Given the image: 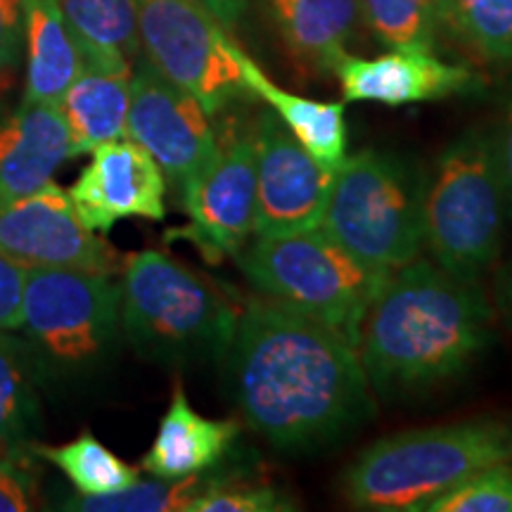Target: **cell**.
Wrapping results in <instances>:
<instances>
[{
  "mask_svg": "<svg viewBox=\"0 0 512 512\" xmlns=\"http://www.w3.org/2000/svg\"><path fill=\"white\" fill-rule=\"evenodd\" d=\"M209 477L190 475L183 479H157L138 482L128 489L102 496H76L62 505V510L76 512H188L192 501L202 494Z\"/></svg>",
  "mask_w": 512,
  "mask_h": 512,
  "instance_id": "4316f807",
  "label": "cell"
},
{
  "mask_svg": "<svg viewBox=\"0 0 512 512\" xmlns=\"http://www.w3.org/2000/svg\"><path fill=\"white\" fill-rule=\"evenodd\" d=\"M297 505L278 486L256 477H209L188 512H285Z\"/></svg>",
  "mask_w": 512,
  "mask_h": 512,
  "instance_id": "83f0119b",
  "label": "cell"
},
{
  "mask_svg": "<svg viewBox=\"0 0 512 512\" xmlns=\"http://www.w3.org/2000/svg\"><path fill=\"white\" fill-rule=\"evenodd\" d=\"M29 344L0 330V451L31 446L38 422L34 354Z\"/></svg>",
  "mask_w": 512,
  "mask_h": 512,
  "instance_id": "cb8c5ba5",
  "label": "cell"
},
{
  "mask_svg": "<svg viewBox=\"0 0 512 512\" xmlns=\"http://www.w3.org/2000/svg\"><path fill=\"white\" fill-rule=\"evenodd\" d=\"M256 143V235L320 226L335 171L323 169L275 114L252 124Z\"/></svg>",
  "mask_w": 512,
  "mask_h": 512,
  "instance_id": "4fadbf2b",
  "label": "cell"
},
{
  "mask_svg": "<svg viewBox=\"0 0 512 512\" xmlns=\"http://www.w3.org/2000/svg\"><path fill=\"white\" fill-rule=\"evenodd\" d=\"M261 297L316 320L358 344L361 323L389 273L351 256L323 228L256 235L235 256Z\"/></svg>",
  "mask_w": 512,
  "mask_h": 512,
  "instance_id": "8992f818",
  "label": "cell"
},
{
  "mask_svg": "<svg viewBox=\"0 0 512 512\" xmlns=\"http://www.w3.org/2000/svg\"><path fill=\"white\" fill-rule=\"evenodd\" d=\"M439 36L479 64H512V0H437Z\"/></svg>",
  "mask_w": 512,
  "mask_h": 512,
  "instance_id": "603a6c76",
  "label": "cell"
},
{
  "mask_svg": "<svg viewBox=\"0 0 512 512\" xmlns=\"http://www.w3.org/2000/svg\"><path fill=\"white\" fill-rule=\"evenodd\" d=\"M290 55L309 72H328L363 27L361 0H266Z\"/></svg>",
  "mask_w": 512,
  "mask_h": 512,
  "instance_id": "d6986e66",
  "label": "cell"
},
{
  "mask_svg": "<svg viewBox=\"0 0 512 512\" xmlns=\"http://www.w3.org/2000/svg\"><path fill=\"white\" fill-rule=\"evenodd\" d=\"M512 460V427L465 420L377 439L342 477L344 498L358 510L420 512L467 477Z\"/></svg>",
  "mask_w": 512,
  "mask_h": 512,
  "instance_id": "3957f363",
  "label": "cell"
},
{
  "mask_svg": "<svg viewBox=\"0 0 512 512\" xmlns=\"http://www.w3.org/2000/svg\"><path fill=\"white\" fill-rule=\"evenodd\" d=\"M233 50L247 91L271 107L275 117L283 121L287 131L323 169L337 171V166L347 159V124H344L347 102H318L285 91L268 79L264 69L238 43Z\"/></svg>",
  "mask_w": 512,
  "mask_h": 512,
  "instance_id": "ac0fdd59",
  "label": "cell"
},
{
  "mask_svg": "<svg viewBox=\"0 0 512 512\" xmlns=\"http://www.w3.org/2000/svg\"><path fill=\"white\" fill-rule=\"evenodd\" d=\"M83 55V67L133 74L140 60L138 0H60Z\"/></svg>",
  "mask_w": 512,
  "mask_h": 512,
  "instance_id": "7402d4cb",
  "label": "cell"
},
{
  "mask_svg": "<svg viewBox=\"0 0 512 512\" xmlns=\"http://www.w3.org/2000/svg\"><path fill=\"white\" fill-rule=\"evenodd\" d=\"M425 171L392 152L361 150L332 176L320 228L361 264L392 273L418 259Z\"/></svg>",
  "mask_w": 512,
  "mask_h": 512,
  "instance_id": "52a82bcc",
  "label": "cell"
},
{
  "mask_svg": "<svg viewBox=\"0 0 512 512\" xmlns=\"http://www.w3.org/2000/svg\"><path fill=\"white\" fill-rule=\"evenodd\" d=\"M494 311L479 283L427 259L387 275L358 335V358L380 396L444 384L489 347Z\"/></svg>",
  "mask_w": 512,
  "mask_h": 512,
  "instance_id": "7a4b0ae2",
  "label": "cell"
},
{
  "mask_svg": "<svg viewBox=\"0 0 512 512\" xmlns=\"http://www.w3.org/2000/svg\"><path fill=\"white\" fill-rule=\"evenodd\" d=\"M31 451L36 458L60 467L81 496L114 494L140 479V470L114 456L91 432H83L81 437L62 446L31 444Z\"/></svg>",
  "mask_w": 512,
  "mask_h": 512,
  "instance_id": "d4e9b609",
  "label": "cell"
},
{
  "mask_svg": "<svg viewBox=\"0 0 512 512\" xmlns=\"http://www.w3.org/2000/svg\"><path fill=\"white\" fill-rule=\"evenodd\" d=\"M27 102L60 105L83 69V55L60 0H24Z\"/></svg>",
  "mask_w": 512,
  "mask_h": 512,
  "instance_id": "ffe728a7",
  "label": "cell"
},
{
  "mask_svg": "<svg viewBox=\"0 0 512 512\" xmlns=\"http://www.w3.org/2000/svg\"><path fill=\"white\" fill-rule=\"evenodd\" d=\"M190 223L169 230L183 235L209 261L238 256L254 235L256 143L254 128L228 133L216 155L181 192Z\"/></svg>",
  "mask_w": 512,
  "mask_h": 512,
  "instance_id": "30bf717a",
  "label": "cell"
},
{
  "mask_svg": "<svg viewBox=\"0 0 512 512\" xmlns=\"http://www.w3.org/2000/svg\"><path fill=\"white\" fill-rule=\"evenodd\" d=\"M27 268L0 252V330H22V297Z\"/></svg>",
  "mask_w": 512,
  "mask_h": 512,
  "instance_id": "4dcf8cb0",
  "label": "cell"
},
{
  "mask_svg": "<svg viewBox=\"0 0 512 512\" xmlns=\"http://www.w3.org/2000/svg\"><path fill=\"white\" fill-rule=\"evenodd\" d=\"M238 434V420H211L197 413L183 392L181 380H176L169 408L140 467L152 477L169 482L209 472L221 463Z\"/></svg>",
  "mask_w": 512,
  "mask_h": 512,
  "instance_id": "e0dca14e",
  "label": "cell"
},
{
  "mask_svg": "<svg viewBox=\"0 0 512 512\" xmlns=\"http://www.w3.org/2000/svg\"><path fill=\"white\" fill-rule=\"evenodd\" d=\"M131 76L81 69L60 102L69 131V155H88L95 147L126 138Z\"/></svg>",
  "mask_w": 512,
  "mask_h": 512,
  "instance_id": "44dd1931",
  "label": "cell"
},
{
  "mask_svg": "<svg viewBox=\"0 0 512 512\" xmlns=\"http://www.w3.org/2000/svg\"><path fill=\"white\" fill-rule=\"evenodd\" d=\"M425 512H512V460L475 472L434 498Z\"/></svg>",
  "mask_w": 512,
  "mask_h": 512,
  "instance_id": "f1b7e54d",
  "label": "cell"
},
{
  "mask_svg": "<svg viewBox=\"0 0 512 512\" xmlns=\"http://www.w3.org/2000/svg\"><path fill=\"white\" fill-rule=\"evenodd\" d=\"M24 43V0H0V69L17 62Z\"/></svg>",
  "mask_w": 512,
  "mask_h": 512,
  "instance_id": "1f68e13d",
  "label": "cell"
},
{
  "mask_svg": "<svg viewBox=\"0 0 512 512\" xmlns=\"http://www.w3.org/2000/svg\"><path fill=\"white\" fill-rule=\"evenodd\" d=\"M31 446L0 451V512L34 510L36 470Z\"/></svg>",
  "mask_w": 512,
  "mask_h": 512,
  "instance_id": "f546056e",
  "label": "cell"
},
{
  "mask_svg": "<svg viewBox=\"0 0 512 512\" xmlns=\"http://www.w3.org/2000/svg\"><path fill=\"white\" fill-rule=\"evenodd\" d=\"M202 5L226 31L238 29L247 12V0H202Z\"/></svg>",
  "mask_w": 512,
  "mask_h": 512,
  "instance_id": "836d02e7",
  "label": "cell"
},
{
  "mask_svg": "<svg viewBox=\"0 0 512 512\" xmlns=\"http://www.w3.org/2000/svg\"><path fill=\"white\" fill-rule=\"evenodd\" d=\"M138 34L145 60L211 117L249 93L235 41L202 0H138Z\"/></svg>",
  "mask_w": 512,
  "mask_h": 512,
  "instance_id": "9c48e42d",
  "label": "cell"
},
{
  "mask_svg": "<svg viewBox=\"0 0 512 512\" xmlns=\"http://www.w3.org/2000/svg\"><path fill=\"white\" fill-rule=\"evenodd\" d=\"M491 140H494L498 171H501L505 197H508V219L512 221V98L505 102L501 119L491 131Z\"/></svg>",
  "mask_w": 512,
  "mask_h": 512,
  "instance_id": "d6a6232c",
  "label": "cell"
},
{
  "mask_svg": "<svg viewBox=\"0 0 512 512\" xmlns=\"http://www.w3.org/2000/svg\"><path fill=\"white\" fill-rule=\"evenodd\" d=\"M67 192L81 223L93 233H110L126 219H166V178L150 152L131 138L95 147Z\"/></svg>",
  "mask_w": 512,
  "mask_h": 512,
  "instance_id": "5bb4252c",
  "label": "cell"
},
{
  "mask_svg": "<svg viewBox=\"0 0 512 512\" xmlns=\"http://www.w3.org/2000/svg\"><path fill=\"white\" fill-rule=\"evenodd\" d=\"M0 252L24 268L114 275L124 266L110 242L83 226L69 192L53 181L0 204Z\"/></svg>",
  "mask_w": 512,
  "mask_h": 512,
  "instance_id": "8fae6325",
  "label": "cell"
},
{
  "mask_svg": "<svg viewBox=\"0 0 512 512\" xmlns=\"http://www.w3.org/2000/svg\"><path fill=\"white\" fill-rule=\"evenodd\" d=\"M121 290L112 275L72 268H27L22 330L60 368H86L112 347Z\"/></svg>",
  "mask_w": 512,
  "mask_h": 512,
  "instance_id": "ba28073f",
  "label": "cell"
},
{
  "mask_svg": "<svg viewBox=\"0 0 512 512\" xmlns=\"http://www.w3.org/2000/svg\"><path fill=\"white\" fill-rule=\"evenodd\" d=\"M228 358L240 415L278 451L330 446L375 413L356 347L266 297L240 309Z\"/></svg>",
  "mask_w": 512,
  "mask_h": 512,
  "instance_id": "6da1fadb",
  "label": "cell"
},
{
  "mask_svg": "<svg viewBox=\"0 0 512 512\" xmlns=\"http://www.w3.org/2000/svg\"><path fill=\"white\" fill-rule=\"evenodd\" d=\"M344 102H377L401 107L470 93L482 79L465 64H451L432 50L399 48L380 57L342 53L332 62Z\"/></svg>",
  "mask_w": 512,
  "mask_h": 512,
  "instance_id": "9a60e30c",
  "label": "cell"
},
{
  "mask_svg": "<svg viewBox=\"0 0 512 512\" xmlns=\"http://www.w3.org/2000/svg\"><path fill=\"white\" fill-rule=\"evenodd\" d=\"M69 157L60 105L22 100L0 117V204L43 188Z\"/></svg>",
  "mask_w": 512,
  "mask_h": 512,
  "instance_id": "2e32d148",
  "label": "cell"
},
{
  "mask_svg": "<svg viewBox=\"0 0 512 512\" xmlns=\"http://www.w3.org/2000/svg\"><path fill=\"white\" fill-rule=\"evenodd\" d=\"M363 27L384 48L432 50L439 43L437 0H361Z\"/></svg>",
  "mask_w": 512,
  "mask_h": 512,
  "instance_id": "484cf974",
  "label": "cell"
},
{
  "mask_svg": "<svg viewBox=\"0 0 512 512\" xmlns=\"http://www.w3.org/2000/svg\"><path fill=\"white\" fill-rule=\"evenodd\" d=\"M126 138L150 152L178 192L214 159L219 147L202 102L164 79L145 57L131 76Z\"/></svg>",
  "mask_w": 512,
  "mask_h": 512,
  "instance_id": "7c38bea8",
  "label": "cell"
},
{
  "mask_svg": "<svg viewBox=\"0 0 512 512\" xmlns=\"http://www.w3.org/2000/svg\"><path fill=\"white\" fill-rule=\"evenodd\" d=\"M508 221L491 131L472 128L425 174L422 245L444 271L479 283L501 256Z\"/></svg>",
  "mask_w": 512,
  "mask_h": 512,
  "instance_id": "5b68a950",
  "label": "cell"
},
{
  "mask_svg": "<svg viewBox=\"0 0 512 512\" xmlns=\"http://www.w3.org/2000/svg\"><path fill=\"white\" fill-rule=\"evenodd\" d=\"M119 290L121 328L138 354L171 366L228 354L240 309L209 275L145 249L124 259Z\"/></svg>",
  "mask_w": 512,
  "mask_h": 512,
  "instance_id": "277c9868",
  "label": "cell"
},
{
  "mask_svg": "<svg viewBox=\"0 0 512 512\" xmlns=\"http://www.w3.org/2000/svg\"><path fill=\"white\" fill-rule=\"evenodd\" d=\"M496 304L505 323L512 328V259L498 271L496 278Z\"/></svg>",
  "mask_w": 512,
  "mask_h": 512,
  "instance_id": "e575fe53",
  "label": "cell"
}]
</instances>
